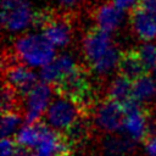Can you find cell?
I'll list each match as a JSON object with an SVG mask.
<instances>
[{
	"label": "cell",
	"mask_w": 156,
	"mask_h": 156,
	"mask_svg": "<svg viewBox=\"0 0 156 156\" xmlns=\"http://www.w3.org/2000/svg\"><path fill=\"white\" fill-rule=\"evenodd\" d=\"M54 90L63 99L78 106L82 115L89 116L94 106V93L88 78V72L83 66H77L71 73L54 85Z\"/></svg>",
	"instance_id": "obj_1"
},
{
	"label": "cell",
	"mask_w": 156,
	"mask_h": 156,
	"mask_svg": "<svg viewBox=\"0 0 156 156\" xmlns=\"http://www.w3.org/2000/svg\"><path fill=\"white\" fill-rule=\"evenodd\" d=\"M54 44L44 34H26L15 41V54L27 66H45L55 58Z\"/></svg>",
	"instance_id": "obj_2"
},
{
	"label": "cell",
	"mask_w": 156,
	"mask_h": 156,
	"mask_svg": "<svg viewBox=\"0 0 156 156\" xmlns=\"http://www.w3.org/2000/svg\"><path fill=\"white\" fill-rule=\"evenodd\" d=\"M2 74L4 82L13 87L20 96H27V94L38 84L35 73L22 63L15 52L4 54Z\"/></svg>",
	"instance_id": "obj_3"
},
{
	"label": "cell",
	"mask_w": 156,
	"mask_h": 156,
	"mask_svg": "<svg viewBox=\"0 0 156 156\" xmlns=\"http://www.w3.org/2000/svg\"><path fill=\"white\" fill-rule=\"evenodd\" d=\"M34 11L28 0H17L9 5H2L1 23L9 32H21L33 22Z\"/></svg>",
	"instance_id": "obj_4"
},
{
	"label": "cell",
	"mask_w": 156,
	"mask_h": 156,
	"mask_svg": "<svg viewBox=\"0 0 156 156\" xmlns=\"http://www.w3.org/2000/svg\"><path fill=\"white\" fill-rule=\"evenodd\" d=\"M74 13H66L54 10V13L43 29L44 35L55 45L66 46L73 35V18Z\"/></svg>",
	"instance_id": "obj_5"
},
{
	"label": "cell",
	"mask_w": 156,
	"mask_h": 156,
	"mask_svg": "<svg viewBox=\"0 0 156 156\" xmlns=\"http://www.w3.org/2000/svg\"><path fill=\"white\" fill-rule=\"evenodd\" d=\"M80 115L78 106L63 98L52 101L46 111L49 124L60 132H65Z\"/></svg>",
	"instance_id": "obj_6"
},
{
	"label": "cell",
	"mask_w": 156,
	"mask_h": 156,
	"mask_svg": "<svg viewBox=\"0 0 156 156\" xmlns=\"http://www.w3.org/2000/svg\"><path fill=\"white\" fill-rule=\"evenodd\" d=\"M126 118V112L123 106L106 98L99 106L96 111V122L99 127L108 132H116L123 129Z\"/></svg>",
	"instance_id": "obj_7"
},
{
	"label": "cell",
	"mask_w": 156,
	"mask_h": 156,
	"mask_svg": "<svg viewBox=\"0 0 156 156\" xmlns=\"http://www.w3.org/2000/svg\"><path fill=\"white\" fill-rule=\"evenodd\" d=\"M111 46L112 44H111V38L108 32L99 27L90 28L84 35L83 51L87 61L90 65L95 62L99 57H101Z\"/></svg>",
	"instance_id": "obj_8"
},
{
	"label": "cell",
	"mask_w": 156,
	"mask_h": 156,
	"mask_svg": "<svg viewBox=\"0 0 156 156\" xmlns=\"http://www.w3.org/2000/svg\"><path fill=\"white\" fill-rule=\"evenodd\" d=\"M50 87L48 83L37 84L28 94H27V111H26V122L27 124H32L39 119L43 112L48 108L50 100Z\"/></svg>",
	"instance_id": "obj_9"
},
{
	"label": "cell",
	"mask_w": 156,
	"mask_h": 156,
	"mask_svg": "<svg viewBox=\"0 0 156 156\" xmlns=\"http://www.w3.org/2000/svg\"><path fill=\"white\" fill-rule=\"evenodd\" d=\"M122 11L123 10L118 9L112 1H104L94 6L91 11V17L96 27L110 33L119 27L123 20Z\"/></svg>",
	"instance_id": "obj_10"
},
{
	"label": "cell",
	"mask_w": 156,
	"mask_h": 156,
	"mask_svg": "<svg viewBox=\"0 0 156 156\" xmlns=\"http://www.w3.org/2000/svg\"><path fill=\"white\" fill-rule=\"evenodd\" d=\"M129 23L133 32L141 40H151L156 37V16L134 5L129 11Z\"/></svg>",
	"instance_id": "obj_11"
},
{
	"label": "cell",
	"mask_w": 156,
	"mask_h": 156,
	"mask_svg": "<svg viewBox=\"0 0 156 156\" xmlns=\"http://www.w3.org/2000/svg\"><path fill=\"white\" fill-rule=\"evenodd\" d=\"M77 66L78 65H76L69 55H61L58 57H55L51 62L43 67L40 72V78L44 80V83L54 87L63 77L71 73Z\"/></svg>",
	"instance_id": "obj_12"
},
{
	"label": "cell",
	"mask_w": 156,
	"mask_h": 156,
	"mask_svg": "<svg viewBox=\"0 0 156 156\" xmlns=\"http://www.w3.org/2000/svg\"><path fill=\"white\" fill-rule=\"evenodd\" d=\"M118 74L128 78L132 82L141 78L147 73L144 63L141 62L136 50H128L121 52L118 61Z\"/></svg>",
	"instance_id": "obj_13"
},
{
	"label": "cell",
	"mask_w": 156,
	"mask_h": 156,
	"mask_svg": "<svg viewBox=\"0 0 156 156\" xmlns=\"http://www.w3.org/2000/svg\"><path fill=\"white\" fill-rule=\"evenodd\" d=\"M89 116L80 115L63 133L68 138V140L72 143V145H79L87 141L89 134H90V122Z\"/></svg>",
	"instance_id": "obj_14"
},
{
	"label": "cell",
	"mask_w": 156,
	"mask_h": 156,
	"mask_svg": "<svg viewBox=\"0 0 156 156\" xmlns=\"http://www.w3.org/2000/svg\"><path fill=\"white\" fill-rule=\"evenodd\" d=\"M132 88H133V82L129 80L128 78L118 74L110 85L107 98L123 105L133 98L132 96Z\"/></svg>",
	"instance_id": "obj_15"
},
{
	"label": "cell",
	"mask_w": 156,
	"mask_h": 156,
	"mask_svg": "<svg viewBox=\"0 0 156 156\" xmlns=\"http://www.w3.org/2000/svg\"><path fill=\"white\" fill-rule=\"evenodd\" d=\"M155 94H156V84L147 73L141 78L136 79L135 82H133L132 96L139 102L150 100Z\"/></svg>",
	"instance_id": "obj_16"
},
{
	"label": "cell",
	"mask_w": 156,
	"mask_h": 156,
	"mask_svg": "<svg viewBox=\"0 0 156 156\" xmlns=\"http://www.w3.org/2000/svg\"><path fill=\"white\" fill-rule=\"evenodd\" d=\"M119 56L121 54L113 48L111 46L101 57H99L95 62H93L90 65V67L98 72L99 74H105L111 72L116 66H118V61H119Z\"/></svg>",
	"instance_id": "obj_17"
},
{
	"label": "cell",
	"mask_w": 156,
	"mask_h": 156,
	"mask_svg": "<svg viewBox=\"0 0 156 156\" xmlns=\"http://www.w3.org/2000/svg\"><path fill=\"white\" fill-rule=\"evenodd\" d=\"M39 138H40V130H39V126H38V121L32 123V124H27L24 126L16 136V143L18 145L26 146V147H37L38 143H39Z\"/></svg>",
	"instance_id": "obj_18"
},
{
	"label": "cell",
	"mask_w": 156,
	"mask_h": 156,
	"mask_svg": "<svg viewBox=\"0 0 156 156\" xmlns=\"http://www.w3.org/2000/svg\"><path fill=\"white\" fill-rule=\"evenodd\" d=\"M18 98L20 94L16 91L13 87L9 83L4 82L2 85V94H1V113L10 112V111H18Z\"/></svg>",
	"instance_id": "obj_19"
},
{
	"label": "cell",
	"mask_w": 156,
	"mask_h": 156,
	"mask_svg": "<svg viewBox=\"0 0 156 156\" xmlns=\"http://www.w3.org/2000/svg\"><path fill=\"white\" fill-rule=\"evenodd\" d=\"M21 113L18 111L4 112L1 118V135L2 138H9L20 126Z\"/></svg>",
	"instance_id": "obj_20"
},
{
	"label": "cell",
	"mask_w": 156,
	"mask_h": 156,
	"mask_svg": "<svg viewBox=\"0 0 156 156\" xmlns=\"http://www.w3.org/2000/svg\"><path fill=\"white\" fill-rule=\"evenodd\" d=\"M136 51L147 71H150L156 66V45L155 44L145 43Z\"/></svg>",
	"instance_id": "obj_21"
},
{
	"label": "cell",
	"mask_w": 156,
	"mask_h": 156,
	"mask_svg": "<svg viewBox=\"0 0 156 156\" xmlns=\"http://www.w3.org/2000/svg\"><path fill=\"white\" fill-rule=\"evenodd\" d=\"M106 151L111 156H121L128 152V150L132 147L130 141L126 139H119V138H108L105 144Z\"/></svg>",
	"instance_id": "obj_22"
},
{
	"label": "cell",
	"mask_w": 156,
	"mask_h": 156,
	"mask_svg": "<svg viewBox=\"0 0 156 156\" xmlns=\"http://www.w3.org/2000/svg\"><path fill=\"white\" fill-rule=\"evenodd\" d=\"M87 0H54L57 11L66 13H77Z\"/></svg>",
	"instance_id": "obj_23"
},
{
	"label": "cell",
	"mask_w": 156,
	"mask_h": 156,
	"mask_svg": "<svg viewBox=\"0 0 156 156\" xmlns=\"http://www.w3.org/2000/svg\"><path fill=\"white\" fill-rule=\"evenodd\" d=\"M17 143L10 138H2L1 140V156H13Z\"/></svg>",
	"instance_id": "obj_24"
},
{
	"label": "cell",
	"mask_w": 156,
	"mask_h": 156,
	"mask_svg": "<svg viewBox=\"0 0 156 156\" xmlns=\"http://www.w3.org/2000/svg\"><path fill=\"white\" fill-rule=\"evenodd\" d=\"M135 5L156 16V0H138Z\"/></svg>",
	"instance_id": "obj_25"
},
{
	"label": "cell",
	"mask_w": 156,
	"mask_h": 156,
	"mask_svg": "<svg viewBox=\"0 0 156 156\" xmlns=\"http://www.w3.org/2000/svg\"><path fill=\"white\" fill-rule=\"evenodd\" d=\"M145 147L150 156H156V135L146 138L145 140Z\"/></svg>",
	"instance_id": "obj_26"
},
{
	"label": "cell",
	"mask_w": 156,
	"mask_h": 156,
	"mask_svg": "<svg viewBox=\"0 0 156 156\" xmlns=\"http://www.w3.org/2000/svg\"><path fill=\"white\" fill-rule=\"evenodd\" d=\"M118 9L121 10H127V9H132L136 2L138 0H111Z\"/></svg>",
	"instance_id": "obj_27"
},
{
	"label": "cell",
	"mask_w": 156,
	"mask_h": 156,
	"mask_svg": "<svg viewBox=\"0 0 156 156\" xmlns=\"http://www.w3.org/2000/svg\"><path fill=\"white\" fill-rule=\"evenodd\" d=\"M32 156H49V155H45V154H40V152H37V154H34V155H32Z\"/></svg>",
	"instance_id": "obj_28"
},
{
	"label": "cell",
	"mask_w": 156,
	"mask_h": 156,
	"mask_svg": "<svg viewBox=\"0 0 156 156\" xmlns=\"http://www.w3.org/2000/svg\"><path fill=\"white\" fill-rule=\"evenodd\" d=\"M155 77H156V66H155Z\"/></svg>",
	"instance_id": "obj_29"
}]
</instances>
